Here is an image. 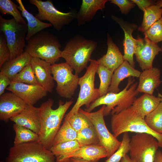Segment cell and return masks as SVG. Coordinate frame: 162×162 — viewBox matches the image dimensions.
I'll use <instances>...</instances> for the list:
<instances>
[{
  "label": "cell",
  "mask_w": 162,
  "mask_h": 162,
  "mask_svg": "<svg viewBox=\"0 0 162 162\" xmlns=\"http://www.w3.org/2000/svg\"><path fill=\"white\" fill-rule=\"evenodd\" d=\"M64 119L68 120L72 128L77 132L92 124L85 116L79 112Z\"/></svg>",
  "instance_id": "cell-37"
},
{
  "label": "cell",
  "mask_w": 162,
  "mask_h": 162,
  "mask_svg": "<svg viewBox=\"0 0 162 162\" xmlns=\"http://www.w3.org/2000/svg\"><path fill=\"white\" fill-rule=\"evenodd\" d=\"M83 146L76 140L61 143L52 147L50 150L56 158L73 152Z\"/></svg>",
  "instance_id": "cell-33"
},
{
  "label": "cell",
  "mask_w": 162,
  "mask_h": 162,
  "mask_svg": "<svg viewBox=\"0 0 162 162\" xmlns=\"http://www.w3.org/2000/svg\"><path fill=\"white\" fill-rule=\"evenodd\" d=\"M15 124L26 127L38 134L40 121L38 107L27 105L19 114L10 118Z\"/></svg>",
  "instance_id": "cell-18"
},
{
  "label": "cell",
  "mask_w": 162,
  "mask_h": 162,
  "mask_svg": "<svg viewBox=\"0 0 162 162\" xmlns=\"http://www.w3.org/2000/svg\"><path fill=\"white\" fill-rule=\"evenodd\" d=\"M27 105L13 93H4L0 97V120L8 122L20 113Z\"/></svg>",
  "instance_id": "cell-15"
},
{
  "label": "cell",
  "mask_w": 162,
  "mask_h": 162,
  "mask_svg": "<svg viewBox=\"0 0 162 162\" xmlns=\"http://www.w3.org/2000/svg\"><path fill=\"white\" fill-rule=\"evenodd\" d=\"M11 81L31 85L39 84L36 79L30 64L26 66L21 71L11 79Z\"/></svg>",
  "instance_id": "cell-36"
},
{
  "label": "cell",
  "mask_w": 162,
  "mask_h": 162,
  "mask_svg": "<svg viewBox=\"0 0 162 162\" xmlns=\"http://www.w3.org/2000/svg\"><path fill=\"white\" fill-rule=\"evenodd\" d=\"M107 0H82L76 19L78 26L85 24L90 21L94 18L97 11L105 8Z\"/></svg>",
  "instance_id": "cell-22"
},
{
  "label": "cell",
  "mask_w": 162,
  "mask_h": 162,
  "mask_svg": "<svg viewBox=\"0 0 162 162\" xmlns=\"http://www.w3.org/2000/svg\"><path fill=\"white\" fill-rule=\"evenodd\" d=\"M156 5L159 6L160 8L162 7V0H159L155 4Z\"/></svg>",
  "instance_id": "cell-46"
},
{
  "label": "cell",
  "mask_w": 162,
  "mask_h": 162,
  "mask_svg": "<svg viewBox=\"0 0 162 162\" xmlns=\"http://www.w3.org/2000/svg\"><path fill=\"white\" fill-rule=\"evenodd\" d=\"M154 162H162V152L158 150L155 155Z\"/></svg>",
  "instance_id": "cell-44"
},
{
  "label": "cell",
  "mask_w": 162,
  "mask_h": 162,
  "mask_svg": "<svg viewBox=\"0 0 162 162\" xmlns=\"http://www.w3.org/2000/svg\"><path fill=\"white\" fill-rule=\"evenodd\" d=\"M130 140L128 132L124 133L119 147L105 162H119L129 152Z\"/></svg>",
  "instance_id": "cell-35"
},
{
  "label": "cell",
  "mask_w": 162,
  "mask_h": 162,
  "mask_svg": "<svg viewBox=\"0 0 162 162\" xmlns=\"http://www.w3.org/2000/svg\"><path fill=\"white\" fill-rule=\"evenodd\" d=\"M56 157L39 141L14 145L5 162H55Z\"/></svg>",
  "instance_id": "cell-6"
},
{
  "label": "cell",
  "mask_w": 162,
  "mask_h": 162,
  "mask_svg": "<svg viewBox=\"0 0 162 162\" xmlns=\"http://www.w3.org/2000/svg\"><path fill=\"white\" fill-rule=\"evenodd\" d=\"M0 31L4 35L10 52L9 61L24 52L27 25L18 22L14 18L7 19L0 15Z\"/></svg>",
  "instance_id": "cell-8"
},
{
  "label": "cell",
  "mask_w": 162,
  "mask_h": 162,
  "mask_svg": "<svg viewBox=\"0 0 162 162\" xmlns=\"http://www.w3.org/2000/svg\"><path fill=\"white\" fill-rule=\"evenodd\" d=\"M144 119L150 129L162 134V102L154 110L146 116Z\"/></svg>",
  "instance_id": "cell-30"
},
{
  "label": "cell",
  "mask_w": 162,
  "mask_h": 162,
  "mask_svg": "<svg viewBox=\"0 0 162 162\" xmlns=\"http://www.w3.org/2000/svg\"><path fill=\"white\" fill-rule=\"evenodd\" d=\"M111 17L120 25L124 32V38L123 42L124 60L127 61L134 68L135 62L133 56L135 53L136 39L132 37V33L137 27V26L134 24L124 23L115 16H112Z\"/></svg>",
  "instance_id": "cell-20"
},
{
  "label": "cell",
  "mask_w": 162,
  "mask_h": 162,
  "mask_svg": "<svg viewBox=\"0 0 162 162\" xmlns=\"http://www.w3.org/2000/svg\"><path fill=\"white\" fill-rule=\"evenodd\" d=\"M135 80L130 77L124 89L117 93L108 92L99 97L85 110L91 112L96 107L105 105L103 112L104 116L117 114L131 106L139 93L136 91L138 82L134 83Z\"/></svg>",
  "instance_id": "cell-2"
},
{
  "label": "cell",
  "mask_w": 162,
  "mask_h": 162,
  "mask_svg": "<svg viewBox=\"0 0 162 162\" xmlns=\"http://www.w3.org/2000/svg\"><path fill=\"white\" fill-rule=\"evenodd\" d=\"M160 98L144 93L134 100L131 107L143 118L154 110L160 102Z\"/></svg>",
  "instance_id": "cell-25"
},
{
  "label": "cell",
  "mask_w": 162,
  "mask_h": 162,
  "mask_svg": "<svg viewBox=\"0 0 162 162\" xmlns=\"http://www.w3.org/2000/svg\"><path fill=\"white\" fill-rule=\"evenodd\" d=\"M6 90L23 100L27 105H33L47 95L48 92L39 84L31 85L11 81Z\"/></svg>",
  "instance_id": "cell-14"
},
{
  "label": "cell",
  "mask_w": 162,
  "mask_h": 162,
  "mask_svg": "<svg viewBox=\"0 0 162 162\" xmlns=\"http://www.w3.org/2000/svg\"><path fill=\"white\" fill-rule=\"evenodd\" d=\"M160 75V70L157 68L143 70L139 77L136 91L153 95L154 89L161 83Z\"/></svg>",
  "instance_id": "cell-19"
},
{
  "label": "cell",
  "mask_w": 162,
  "mask_h": 162,
  "mask_svg": "<svg viewBox=\"0 0 162 162\" xmlns=\"http://www.w3.org/2000/svg\"><path fill=\"white\" fill-rule=\"evenodd\" d=\"M96 73L98 74L100 80V83L98 88L100 97L108 93L113 72L106 67L98 64Z\"/></svg>",
  "instance_id": "cell-32"
},
{
  "label": "cell",
  "mask_w": 162,
  "mask_h": 162,
  "mask_svg": "<svg viewBox=\"0 0 162 162\" xmlns=\"http://www.w3.org/2000/svg\"><path fill=\"white\" fill-rule=\"evenodd\" d=\"M99 161H91L81 158H69L67 162H98Z\"/></svg>",
  "instance_id": "cell-43"
},
{
  "label": "cell",
  "mask_w": 162,
  "mask_h": 162,
  "mask_svg": "<svg viewBox=\"0 0 162 162\" xmlns=\"http://www.w3.org/2000/svg\"><path fill=\"white\" fill-rule=\"evenodd\" d=\"M119 162H134L127 154L123 157Z\"/></svg>",
  "instance_id": "cell-45"
},
{
  "label": "cell",
  "mask_w": 162,
  "mask_h": 162,
  "mask_svg": "<svg viewBox=\"0 0 162 162\" xmlns=\"http://www.w3.org/2000/svg\"><path fill=\"white\" fill-rule=\"evenodd\" d=\"M51 67L54 80L56 82L57 93L62 98H71L78 85V75L73 74V69L66 62L55 63Z\"/></svg>",
  "instance_id": "cell-11"
},
{
  "label": "cell",
  "mask_w": 162,
  "mask_h": 162,
  "mask_svg": "<svg viewBox=\"0 0 162 162\" xmlns=\"http://www.w3.org/2000/svg\"><path fill=\"white\" fill-rule=\"evenodd\" d=\"M17 6L11 0H0V12L1 14L10 15L18 22L26 24L18 10Z\"/></svg>",
  "instance_id": "cell-34"
},
{
  "label": "cell",
  "mask_w": 162,
  "mask_h": 162,
  "mask_svg": "<svg viewBox=\"0 0 162 162\" xmlns=\"http://www.w3.org/2000/svg\"><path fill=\"white\" fill-rule=\"evenodd\" d=\"M76 140L83 146L100 144L97 133L93 124L78 131Z\"/></svg>",
  "instance_id": "cell-31"
},
{
  "label": "cell",
  "mask_w": 162,
  "mask_h": 162,
  "mask_svg": "<svg viewBox=\"0 0 162 162\" xmlns=\"http://www.w3.org/2000/svg\"><path fill=\"white\" fill-rule=\"evenodd\" d=\"M158 96L160 98L161 102H162V95L159 93H158Z\"/></svg>",
  "instance_id": "cell-47"
},
{
  "label": "cell",
  "mask_w": 162,
  "mask_h": 162,
  "mask_svg": "<svg viewBox=\"0 0 162 162\" xmlns=\"http://www.w3.org/2000/svg\"><path fill=\"white\" fill-rule=\"evenodd\" d=\"M144 34L154 43L162 41V17L144 32Z\"/></svg>",
  "instance_id": "cell-38"
},
{
  "label": "cell",
  "mask_w": 162,
  "mask_h": 162,
  "mask_svg": "<svg viewBox=\"0 0 162 162\" xmlns=\"http://www.w3.org/2000/svg\"><path fill=\"white\" fill-rule=\"evenodd\" d=\"M10 52L8 45L5 37L3 33L0 35V68L9 61Z\"/></svg>",
  "instance_id": "cell-39"
},
{
  "label": "cell",
  "mask_w": 162,
  "mask_h": 162,
  "mask_svg": "<svg viewBox=\"0 0 162 162\" xmlns=\"http://www.w3.org/2000/svg\"><path fill=\"white\" fill-rule=\"evenodd\" d=\"M77 134V132L72 128L68 120L64 119L62 125L55 136L52 146L64 142L76 140Z\"/></svg>",
  "instance_id": "cell-29"
},
{
  "label": "cell",
  "mask_w": 162,
  "mask_h": 162,
  "mask_svg": "<svg viewBox=\"0 0 162 162\" xmlns=\"http://www.w3.org/2000/svg\"><path fill=\"white\" fill-rule=\"evenodd\" d=\"M111 126L113 135L116 138L125 132L147 133L154 136L157 140L159 147H162V134L158 133L150 129L146 124L144 118L131 106L112 115Z\"/></svg>",
  "instance_id": "cell-3"
},
{
  "label": "cell",
  "mask_w": 162,
  "mask_h": 162,
  "mask_svg": "<svg viewBox=\"0 0 162 162\" xmlns=\"http://www.w3.org/2000/svg\"><path fill=\"white\" fill-rule=\"evenodd\" d=\"M0 162H2V161H1Z\"/></svg>",
  "instance_id": "cell-49"
},
{
  "label": "cell",
  "mask_w": 162,
  "mask_h": 162,
  "mask_svg": "<svg viewBox=\"0 0 162 162\" xmlns=\"http://www.w3.org/2000/svg\"><path fill=\"white\" fill-rule=\"evenodd\" d=\"M97 45L95 41L80 35L75 36L66 43L62 52L61 57L78 75L87 68L92 54Z\"/></svg>",
  "instance_id": "cell-4"
},
{
  "label": "cell",
  "mask_w": 162,
  "mask_h": 162,
  "mask_svg": "<svg viewBox=\"0 0 162 162\" xmlns=\"http://www.w3.org/2000/svg\"><path fill=\"white\" fill-rule=\"evenodd\" d=\"M160 52H162V48L146 37L142 38L138 36L135 39L134 54L136 60L142 70L153 68V60Z\"/></svg>",
  "instance_id": "cell-13"
},
{
  "label": "cell",
  "mask_w": 162,
  "mask_h": 162,
  "mask_svg": "<svg viewBox=\"0 0 162 162\" xmlns=\"http://www.w3.org/2000/svg\"><path fill=\"white\" fill-rule=\"evenodd\" d=\"M105 106L103 105L100 109L94 112H88L81 108L78 112L85 116L95 127L100 144L106 149L108 158L118 149L121 141H119L112 134L106 127L103 114Z\"/></svg>",
  "instance_id": "cell-12"
},
{
  "label": "cell",
  "mask_w": 162,
  "mask_h": 162,
  "mask_svg": "<svg viewBox=\"0 0 162 162\" xmlns=\"http://www.w3.org/2000/svg\"><path fill=\"white\" fill-rule=\"evenodd\" d=\"M19 4L17 8L21 12L22 16L27 21V32L26 40H28L32 36L44 29L52 26L50 23L42 22L33 14L29 12L25 8L21 0H16Z\"/></svg>",
  "instance_id": "cell-24"
},
{
  "label": "cell",
  "mask_w": 162,
  "mask_h": 162,
  "mask_svg": "<svg viewBox=\"0 0 162 162\" xmlns=\"http://www.w3.org/2000/svg\"><path fill=\"white\" fill-rule=\"evenodd\" d=\"M110 3L118 6L122 14H126L135 6V4L131 0H111Z\"/></svg>",
  "instance_id": "cell-40"
},
{
  "label": "cell",
  "mask_w": 162,
  "mask_h": 162,
  "mask_svg": "<svg viewBox=\"0 0 162 162\" xmlns=\"http://www.w3.org/2000/svg\"><path fill=\"white\" fill-rule=\"evenodd\" d=\"M84 74L80 78L78 85L80 91L77 101L70 110L65 116L68 118L78 112L80 107L85 105L86 109L100 97L98 89L94 87V80L96 70L98 65L97 61L91 59Z\"/></svg>",
  "instance_id": "cell-7"
},
{
  "label": "cell",
  "mask_w": 162,
  "mask_h": 162,
  "mask_svg": "<svg viewBox=\"0 0 162 162\" xmlns=\"http://www.w3.org/2000/svg\"><path fill=\"white\" fill-rule=\"evenodd\" d=\"M143 11L142 22L141 26L138 28V30L145 32L162 17V8L155 4L150 6Z\"/></svg>",
  "instance_id": "cell-27"
},
{
  "label": "cell",
  "mask_w": 162,
  "mask_h": 162,
  "mask_svg": "<svg viewBox=\"0 0 162 162\" xmlns=\"http://www.w3.org/2000/svg\"><path fill=\"white\" fill-rule=\"evenodd\" d=\"M105 148L100 144L85 145L77 150L64 156L56 158V162H67L71 158L95 161L107 157Z\"/></svg>",
  "instance_id": "cell-17"
},
{
  "label": "cell",
  "mask_w": 162,
  "mask_h": 162,
  "mask_svg": "<svg viewBox=\"0 0 162 162\" xmlns=\"http://www.w3.org/2000/svg\"><path fill=\"white\" fill-rule=\"evenodd\" d=\"M13 128L15 133L14 145L39 141L38 134L26 127L15 124Z\"/></svg>",
  "instance_id": "cell-28"
},
{
  "label": "cell",
  "mask_w": 162,
  "mask_h": 162,
  "mask_svg": "<svg viewBox=\"0 0 162 162\" xmlns=\"http://www.w3.org/2000/svg\"><path fill=\"white\" fill-rule=\"evenodd\" d=\"M29 2L37 8L38 13L35 17L40 20L49 22L56 30H61L76 19L77 11L71 10L68 12H61L56 8L50 0H29Z\"/></svg>",
  "instance_id": "cell-10"
},
{
  "label": "cell",
  "mask_w": 162,
  "mask_h": 162,
  "mask_svg": "<svg viewBox=\"0 0 162 162\" xmlns=\"http://www.w3.org/2000/svg\"><path fill=\"white\" fill-rule=\"evenodd\" d=\"M106 53L97 60L98 64L103 65L114 72L124 61L123 55L114 43L110 35H107Z\"/></svg>",
  "instance_id": "cell-21"
},
{
  "label": "cell",
  "mask_w": 162,
  "mask_h": 162,
  "mask_svg": "<svg viewBox=\"0 0 162 162\" xmlns=\"http://www.w3.org/2000/svg\"><path fill=\"white\" fill-rule=\"evenodd\" d=\"M32 57L26 52L15 58L5 63L0 68L10 79L21 71L26 66L30 64Z\"/></svg>",
  "instance_id": "cell-26"
},
{
  "label": "cell",
  "mask_w": 162,
  "mask_h": 162,
  "mask_svg": "<svg viewBox=\"0 0 162 162\" xmlns=\"http://www.w3.org/2000/svg\"><path fill=\"white\" fill-rule=\"evenodd\" d=\"M159 147L157 140L152 135L137 133L130 139L129 156L134 162H154Z\"/></svg>",
  "instance_id": "cell-9"
},
{
  "label": "cell",
  "mask_w": 162,
  "mask_h": 162,
  "mask_svg": "<svg viewBox=\"0 0 162 162\" xmlns=\"http://www.w3.org/2000/svg\"><path fill=\"white\" fill-rule=\"evenodd\" d=\"M61 46L56 36L43 30L27 41L25 51L32 57L40 58L52 65L61 57Z\"/></svg>",
  "instance_id": "cell-5"
},
{
  "label": "cell",
  "mask_w": 162,
  "mask_h": 162,
  "mask_svg": "<svg viewBox=\"0 0 162 162\" xmlns=\"http://www.w3.org/2000/svg\"><path fill=\"white\" fill-rule=\"evenodd\" d=\"M162 49V48H161Z\"/></svg>",
  "instance_id": "cell-48"
},
{
  "label": "cell",
  "mask_w": 162,
  "mask_h": 162,
  "mask_svg": "<svg viewBox=\"0 0 162 162\" xmlns=\"http://www.w3.org/2000/svg\"><path fill=\"white\" fill-rule=\"evenodd\" d=\"M11 82L10 79L4 73L0 72V96L4 93L5 89Z\"/></svg>",
  "instance_id": "cell-41"
},
{
  "label": "cell",
  "mask_w": 162,
  "mask_h": 162,
  "mask_svg": "<svg viewBox=\"0 0 162 162\" xmlns=\"http://www.w3.org/2000/svg\"><path fill=\"white\" fill-rule=\"evenodd\" d=\"M30 64L38 84L47 92L52 93L55 83L52 75L51 65L44 60L33 57Z\"/></svg>",
  "instance_id": "cell-16"
},
{
  "label": "cell",
  "mask_w": 162,
  "mask_h": 162,
  "mask_svg": "<svg viewBox=\"0 0 162 162\" xmlns=\"http://www.w3.org/2000/svg\"><path fill=\"white\" fill-rule=\"evenodd\" d=\"M141 73V72L135 69L127 61L124 60L114 71L108 92H119L120 89L118 86L122 81L132 76L139 78Z\"/></svg>",
  "instance_id": "cell-23"
},
{
  "label": "cell",
  "mask_w": 162,
  "mask_h": 162,
  "mask_svg": "<svg viewBox=\"0 0 162 162\" xmlns=\"http://www.w3.org/2000/svg\"><path fill=\"white\" fill-rule=\"evenodd\" d=\"M135 4H136L138 8L143 11L146 9L150 6L155 5L154 2L149 0H131Z\"/></svg>",
  "instance_id": "cell-42"
},
{
  "label": "cell",
  "mask_w": 162,
  "mask_h": 162,
  "mask_svg": "<svg viewBox=\"0 0 162 162\" xmlns=\"http://www.w3.org/2000/svg\"><path fill=\"white\" fill-rule=\"evenodd\" d=\"M54 102L52 99L49 98L38 107L41 124L39 141L49 150L52 146L54 138L60 127L62 121L73 100H71L64 103L60 100L58 106L56 109L52 108Z\"/></svg>",
  "instance_id": "cell-1"
}]
</instances>
